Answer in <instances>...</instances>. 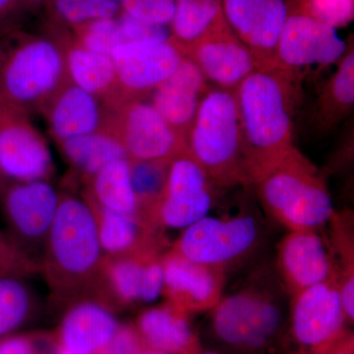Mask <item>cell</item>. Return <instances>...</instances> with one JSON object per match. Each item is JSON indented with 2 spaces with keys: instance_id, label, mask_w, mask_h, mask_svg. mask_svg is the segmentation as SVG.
<instances>
[{
  "instance_id": "1",
  "label": "cell",
  "mask_w": 354,
  "mask_h": 354,
  "mask_svg": "<svg viewBox=\"0 0 354 354\" xmlns=\"http://www.w3.org/2000/svg\"><path fill=\"white\" fill-rule=\"evenodd\" d=\"M304 77L278 67L258 68L235 88L250 187L297 149L293 120Z\"/></svg>"
},
{
  "instance_id": "2",
  "label": "cell",
  "mask_w": 354,
  "mask_h": 354,
  "mask_svg": "<svg viewBox=\"0 0 354 354\" xmlns=\"http://www.w3.org/2000/svg\"><path fill=\"white\" fill-rule=\"evenodd\" d=\"M290 297L276 269L261 268L209 311L203 348L221 354H267L285 339Z\"/></svg>"
},
{
  "instance_id": "3",
  "label": "cell",
  "mask_w": 354,
  "mask_h": 354,
  "mask_svg": "<svg viewBox=\"0 0 354 354\" xmlns=\"http://www.w3.org/2000/svg\"><path fill=\"white\" fill-rule=\"evenodd\" d=\"M104 258L92 209L83 197L59 194L41 266L55 301L72 304L92 299L102 304Z\"/></svg>"
},
{
  "instance_id": "4",
  "label": "cell",
  "mask_w": 354,
  "mask_h": 354,
  "mask_svg": "<svg viewBox=\"0 0 354 354\" xmlns=\"http://www.w3.org/2000/svg\"><path fill=\"white\" fill-rule=\"evenodd\" d=\"M62 46L53 35L0 32V95L28 114L39 111L69 82Z\"/></svg>"
},
{
  "instance_id": "5",
  "label": "cell",
  "mask_w": 354,
  "mask_h": 354,
  "mask_svg": "<svg viewBox=\"0 0 354 354\" xmlns=\"http://www.w3.org/2000/svg\"><path fill=\"white\" fill-rule=\"evenodd\" d=\"M252 187L266 215L288 232H321L334 216L325 174L298 149Z\"/></svg>"
},
{
  "instance_id": "6",
  "label": "cell",
  "mask_w": 354,
  "mask_h": 354,
  "mask_svg": "<svg viewBox=\"0 0 354 354\" xmlns=\"http://www.w3.org/2000/svg\"><path fill=\"white\" fill-rule=\"evenodd\" d=\"M187 147L220 189L250 187L235 90L209 88L188 131Z\"/></svg>"
},
{
  "instance_id": "7",
  "label": "cell",
  "mask_w": 354,
  "mask_h": 354,
  "mask_svg": "<svg viewBox=\"0 0 354 354\" xmlns=\"http://www.w3.org/2000/svg\"><path fill=\"white\" fill-rule=\"evenodd\" d=\"M264 218L252 209L234 215H207L184 228L171 248L225 274L250 259L264 244Z\"/></svg>"
},
{
  "instance_id": "8",
  "label": "cell",
  "mask_w": 354,
  "mask_h": 354,
  "mask_svg": "<svg viewBox=\"0 0 354 354\" xmlns=\"http://www.w3.org/2000/svg\"><path fill=\"white\" fill-rule=\"evenodd\" d=\"M337 279L299 291L290 299L288 325L279 353L321 354L349 332Z\"/></svg>"
},
{
  "instance_id": "9",
  "label": "cell",
  "mask_w": 354,
  "mask_h": 354,
  "mask_svg": "<svg viewBox=\"0 0 354 354\" xmlns=\"http://www.w3.org/2000/svg\"><path fill=\"white\" fill-rule=\"evenodd\" d=\"M6 234L32 272L41 270L44 245L59 203L48 180L9 183L0 187Z\"/></svg>"
},
{
  "instance_id": "10",
  "label": "cell",
  "mask_w": 354,
  "mask_h": 354,
  "mask_svg": "<svg viewBox=\"0 0 354 354\" xmlns=\"http://www.w3.org/2000/svg\"><path fill=\"white\" fill-rule=\"evenodd\" d=\"M218 189L188 151L179 153L169 162L162 193L143 221L160 232L183 230L209 215Z\"/></svg>"
},
{
  "instance_id": "11",
  "label": "cell",
  "mask_w": 354,
  "mask_h": 354,
  "mask_svg": "<svg viewBox=\"0 0 354 354\" xmlns=\"http://www.w3.org/2000/svg\"><path fill=\"white\" fill-rule=\"evenodd\" d=\"M106 130L120 142L129 160L169 162L188 151L186 137L144 99L127 100L109 109Z\"/></svg>"
},
{
  "instance_id": "12",
  "label": "cell",
  "mask_w": 354,
  "mask_h": 354,
  "mask_svg": "<svg viewBox=\"0 0 354 354\" xmlns=\"http://www.w3.org/2000/svg\"><path fill=\"white\" fill-rule=\"evenodd\" d=\"M53 158L29 114L0 95V186L50 180Z\"/></svg>"
},
{
  "instance_id": "13",
  "label": "cell",
  "mask_w": 354,
  "mask_h": 354,
  "mask_svg": "<svg viewBox=\"0 0 354 354\" xmlns=\"http://www.w3.org/2000/svg\"><path fill=\"white\" fill-rule=\"evenodd\" d=\"M165 251L152 249L116 257L104 256L102 304L113 310L157 299L162 295V256Z\"/></svg>"
},
{
  "instance_id": "14",
  "label": "cell",
  "mask_w": 354,
  "mask_h": 354,
  "mask_svg": "<svg viewBox=\"0 0 354 354\" xmlns=\"http://www.w3.org/2000/svg\"><path fill=\"white\" fill-rule=\"evenodd\" d=\"M124 100L145 99L174 73L184 55L171 39L120 44L111 55Z\"/></svg>"
},
{
  "instance_id": "15",
  "label": "cell",
  "mask_w": 354,
  "mask_h": 354,
  "mask_svg": "<svg viewBox=\"0 0 354 354\" xmlns=\"http://www.w3.org/2000/svg\"><path fill=\"white\" fill-rule=\"evenodd\" d=\"M348 44L335 28L290 10L277 46L274 67L304 75L309 67L337 64Z\"/></svg>"
},
{
  "instance_id": "16",
  "label": "cell",
  "mask_w": 354,
  "mask_h": 354,
  "mask_svg": "<svg viewBox=\"0 0 354 354\" xmlns=\"http://www.w3.org/2000/svg\"><path fill=\"white\" fill-rule=\"evenodd\" d=\"M274 269L290 297L339 278V268L329 241L314 230L288 232L277 245Z\"/></svg>"
},
{
  "instance_id": "17",
  "label": "cell",
  "mask_w": 354,
  "mask_h": 354,
  "mask_svg": "<svg viewBox=\"0 0 354 354\" xmlns=\"http://www.w3.org/2000/svg\"><path fill=\"white\" fill-rule=\"evenodd\" d=\"M162 265L165 302L187 315L209 312L225 293L227 274L221 270L189 260L171 248L162 254Z\"/></svg>"
},
{
  "instance_id": "18",
  "label": "cell",
  "mask_w": 354,
  "mask_h": 354,
  "mask_svg": "<svg viewBox=\"0 0 354 354\" xmlns=\"http://www.w3.org/2000/svg\"><path fill=\"white\" fill-rule=\"evenodd\" d=\"M230 29L259 62L274 68L277 46L288 16L286 0H220Z\"/></svg>"
},
{
  "instance_id": "19",
  "label": "cell",
  "mask_w": 354,
  "mask_h": 354,
  "mask_svg": "<svg viewBox=\"0 0 354 354\" xmlns=\"http://www.w3.org/2000/svg\"><path fill=\"white\" fill-rule=\"evenodd\" d=\"M179 48L184 57L194 62L207 81L216 88L235 90L247 77L260 68L252 51L242 43L228 24L208 32L194 43Z\"/></svg>"
},
{
  "instance_id": "20",
  "label": "cell",
  "mask_w": 354,
  "mask_h": 354,
  "mask_svg": "<svg viewBox=\"0 0 354 354\" xmlns=\"http://www.w3.org/2000/svg\"><path fill=\"white\" fill-rule=\"evenodd\" d=\"M41 113L57 143L108 128L106 104L71 81L46 102Z\"/></svg>"
},
{
  "instance_id": "21",
  "label": "cell",
  "mask_w": 354,
  "mask_h": 354,
  "mask_svg": "<svg viewBox=\"0 0 354 354\" xmlns=\"http://www.w3.org/2000/svg\"><path fill=\"white\" fill-rule=\"evenodd\" d=\"M51 35L64 50L70 81L113 109L127 101L121 94L113 58L87 50L64 28L53 25Z\"/></svg>"
},
{
  "instance_id": "22",
  "label": "cell",
  "mask_w": 354,
  "mask_h": 354,
  "mask_svg": "<svg viewBox=\"0 0 354 354\" xmlns=\"http://www.w3.org/2000/svg\"><path fill=\"white\" fill-rule=\"evenodd\" d=\"M209 82L194 62L184 57L176 71L152 94V106L176 131L187 139Z\"/></svg>"
},
{
  "instance_id": "23",
  "label": "cell",
  "mask_w": 354,
  "mask_h": 354,
  "mask_svg": "<svg viewBox=\"0 0 354 354\" xmlns=\"http://www.w3.org/2000/svg\"><path fill=\"white\" fill-rule=\"evenodd\" d=\"M120 324L113 310L92 299L72 304L57 334L60 348L74 354H97L113 339Z\"/></svg>"
},
{
  "instance_id": "24",
  "label": "cell",
  "mask_w": 354,
  "mask_h": 354,
  "mask_svg": "<svg viewBox=\"0 0 354 354\" xmlns=\"http://www.w3.org/2000/svg\"><path fill=\"white\" fill-rule=\"evenodd\" d=\"M144 348L167 354H199V332L191 316L165 302L144 310L133 324Z\"/></svg>"
},
{
  "instance_id": "25",
  "label": "cell",
  "mask_w": 354,
  "mask_h": 354,
  "mask_svg": "<svg viewBox=\"0 0 354 354\" xmlns=\"http://www.w3.org/2000/svg\"><path fill=\"white\" fill-rule=\"evenodd\" d=\"M83 199L92 209L97 223L100 243L106 257L129 255L142 251H165L164 232H158L137 218L104 208L87 198Z\"/></svg>"
},
{
  "instance_id": "26",
  "label": "cell",
  "mask_w": 354,
  "mask_h": 354,
  "mask_svg": "<svg viewBox=\"0 0 354 354\" xmlns=\"http://www.w3.org/2000/svg\"><path fill=\"white\" fill-rule=\"evenodd\" d=\"M354 106V48L348 44L337 69L326 81L317 97L313 125L319 133H329L348 118Z\"/></svg>"
},
{
  "instance_id": "27",
  "label": "cell",
  "mask_w": 354,
  "mask_h": 354,
  "mask_svg": "<svg viewBox=\"0 0 354 354\" xmlns=\"http://www.w3.org/2000/svg\"><path fill=\"white\" fill-rule=\"evenodd\" d=\"M83 197L104 208L140 221L128 158L111 162L88 179Z\"/></svg>"
},
{
  "instance_id": "28",
  "label": "cell",
  "mask_w": 354,
  "mask_h": 354,
  "mask_svg": "<svg viewBox=\"0 0 354 354\" xmlns=\"http://www.w3.org/2000/svg\"><path fill=\"white\" fill-rule=\"evenodd\" d=\"M58 145L86 183L106 165L120 158H128L120 142L109 130L75 137Z\"/></svg>"
},
{
  "instance_id": "29",
  "label": "cell",
  "mask_w": 354,
  "mask_h": 354,
  "mask_svg": "<svg viewBox=\"0 0 354 354\" xmlns=\"http://www.w3.org/2000/svg\"><path fill=\"white\" fill-rule=\"evenodd\" d=\"M225 24L220 0H176L169 32L174 43L185 46Z\"/></svg>"
},
{
  "instance_id": "30",
  "label": "cell",
  "mask_w": 354,
  "mask_h": 354,
  "mask_svg": "<svg viewBox=\"0 0 354 354\" xmlns=\"http://www.w3.org/2000/svg\"><path fill=\"white\" fill-rule=\"evenodd\" d=\"M44 8L51 24L64 29L122 12L118 0H48Z\"/></svg>"
},
{
  "instance_id": "31",
  "label": "cell",
  "mask_w": 354,
  "mask_h": 354,
  "mask_svg": "<svg viewBox=\"0 0 354 354\" xmlns=\"http://www.w3.org/2000/svg\"><path fill=\"white\" fill-rule=\"evenodd\" d=\"M34 310L32 291L10 274L0 276V339L20 328Z\"/></svg>"
},
{
  "instance_id": "32",
  "label": "cell",
  "mask_w": 354,
  "mask_h": 354,
  "mask_svg": "<svg viewBox=\"0 0 354 354\" xmlns=\"http://www.w3.org/2000/svg\"><path fill=\"white\" fill-rule=\"evenodd\" d=\"M169 164V162H165L129 160L130 180L142 223H144V216L147 212L157 201L162 193L167 179Z\"/></svg>"
},
{
  "instance_id": "33",
  "label": "cell",
  "mask_w": 354,
  "mask_h": 354,
  "mask_svg": "<svg viewBox=\"0 0 354 354\" xmlns=\"http://www.w3.org/2000/svg\"><path fill=\"white\" fill-rule=\"evenodd\" d=\"M70 30L74 39L84 48L109 57L125 43L118 17L88 21Z\"/></svg>"
},
{
  "instance_id": "34",
  "label": "cell",
  "mask_w": 354,
  "mask_h": 354,
  "mask_svg": "<svg viewBox=\"0 0 354 354\" xmlns=\"http://www.w3.org/2000/svg\"><path fill=\"white\" fill-rule=\"evenodd\" d=\"M297 11L330 27H346L354 17V0H286Z\"/></svg>"
},
{
  "instance_id": "35",
  "label": "cell",
  "mask_w": 354,
  "mask_h": 354,
  "mask_svg": "<svg viewBox=\"0 0 354 354\" xmlns=\"http://www.w3.org/2000/svg\"><path fill=\"white\" fill-rule=\"evenodd\" d=\"M121 11L130 17L160 26H169L176 0H118Z\"/></svg>"
},
{
  "instance_id": "36",
  "label": "cell",
  "mask_w": 354,
  "mask_h": 354,
  "mask_svg": "<svg viewBox=\"0 0 354 354\" xmlns=\"http://www.w3.org/2000/svg\"><path fill=\"white\" fill-rule=\"evenodd\" d=\"M118 21L122 31L125 43L134 41H146V39H158L167 41L171 39V32L165 30L167 26L151 24L130 17L123 12L118 16ZM124 43V44H125Z\"/></svg>"
},
{
  "instance_id": "37",
  "label": "cell",
  "mask_w": 354,
  "mask_h": 354,
  "mask_svg": "<svg viewBox=\"0 0 354 354\" xmlns=\"http://www.w3.org/2000/svg\"><path fill=\"white\" fill-rule=\"evenodd\" d=\"M144 346L133 324L120 325L113 339L97 354H142Z\"/></svg>"
},
{
  "instance_id": "38",
  "label": "cell",
  "mask_w": 354,
  "mask_h": 354,
  "mask_svg": "<svg viewBox=\"0 0 354 354\" xmlns=\"http://www.w3.org/2000/svg\"><path fill=\"white\" fill-rule=\"evenodd\" d=\"M24 264L6 234L0 232V274H24Z\"/></svg>"
},
{
  "instance_id": "39",
  "label": "cell",
  "mask_w": 354,
  "mask_h": 354,
  "mask_svg": "<svg viewBox=\"0 0 354 354\" xmlns=\"http://www.w3.org/2000/svg\"><path fill=\"white\" fill-rule=\"evenodd\" d=\"M0 354H39L34 337L8 335L0 339Z\"/></svg>"
},
{
  "instance_id": "40",
  "label": "cell",
  "mask_w": 354,
  "mask_h": 354,
  "mask_svg": "<svg viewBox=\"0 0 354 354\" xmlns=\"http://www.w3.org/2000/svg\"><path fill=\"white\" fill-rule=\"evenodd\" d=\"M321 354H354V335L353 330L339 339L337 344Z\"/></svg>"
},
{
  "instance_id": "41",
  "label": "cell",
  "mask_w": 354,
  "mask_h": 354,
  "mask_svg": "<svg viewBox=\"0 0 354 354\" xmlns=\"http://www.w3.org/2000/svg\"><path fill=\"white\" fill-rule=\"evenodd\" d=\"M19 7L20 0H0V23L8 19Z\"/></svg>"
},
{
  "instance_id": "42",
  "label": "cell",
  "mask_w": 354,
  "mask_h": 354,
  "mask_svg": "<svg viewBox=\"0 0 354 354\" xmlns=\"http://www.w3.org/2000/svg\"><path fill=\"white\" fill-rule=\"evenodd\" d=\"M48 0H20L19 8L27 9V10L36 11L41 7L46 6Z\"/></svg>"
},
{
  "instance_id": "43",
  "label": "cell",
  "mask_w": 354,
  "mask_h": 354,
  "mask_svg": "<svg viewBox=\"0 0 354 354\" xmlns=\"http://www.w3.org/2000/svg\"><path fill=\"white\" fill-rule=\"evenodd\" d=\"M142 354H167L162 353V351H153V349L144 348Z\"/></svg>"
},
{
  "instance_id": "44",
  "label": "cell",
  "mask_w": 354,
  "mask_h": 354,
  "mask_svg": "<svg viewBox=\"0 0 354 354\" xmlns=\"http://www.w3.org/2000/svg\"><path fill=\"white\" fill-rule=\"evenodd\" d=\"M53 354H74V353H70V351H66V349L60 348L59 346H57V351H55V353Z\"/></svg>"
},
{
  "instance_id": "45",
  "label": "cell",
  "mask_w": 354,
  "mask_h": 354,
  "mask_svg": "<svg viewBox=\"0 0 354 354\" xmlns=\"http://www.w3.org/2000/svg\"><path fill=\"white\" fill-rule=\"evenodd\" d=\"M199 354H221L216 351H211V349L203 348L201 353Z\"/></svg>"
}]
</instances>
